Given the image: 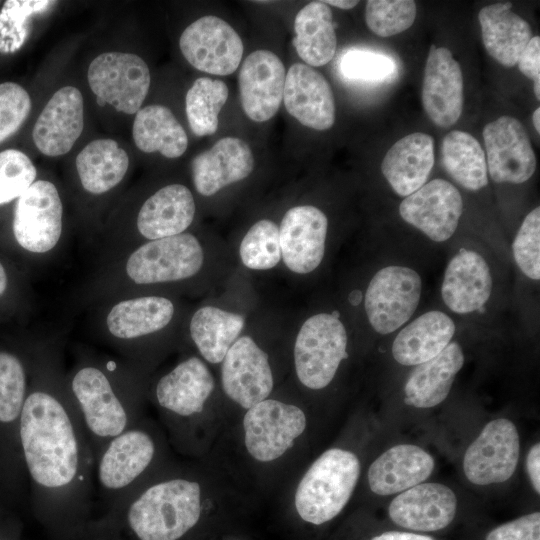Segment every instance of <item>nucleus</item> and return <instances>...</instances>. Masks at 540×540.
I'll list each match as a JSON object with an SVG mask.
<instances>
[{
	"label": "nucleus",
	"mask_w": 540,
	"mask_h": 540,
	"mask_svg": "<svg viewBox=\"0 0 540 540\" xmlns=\"http://www.w3.org/2000/svg\"><path fill=\"white\" fill-rule=\"evenodd\" d=\"M328 229L326 215L312 205L290 208L279 226L281 259L296 274H308L322 262Z\"/></svg>",
	"instance_id": "obj_20"
},
{
	"label": "nucleus",
	"mask_w": 540,
	"mask_h": 540,
	"mask_svg": "<svg viewBox=\"0 0 540 540\" xmlns=\"http://www.w3.org/2000/svg\"><path fill=\"white\" fill-rule=\"evenodd\" d=\"M486 540H540V513L533 512L491 530Z\"/></svg>",
	"instance_id": "obj_46"
},
{
	"label": "nucleus",
	"mask_w": 540,
	"mask_h": 540,
	"mask_svg": "<svg viewBox=\"0 0 540 540\" xmlns=\"http://www.w3.org/2000/svg\"><path fill=\"white\" fill-rule=\"evenodd\" d=\"M492 291V277L485 259L475 251L461 249L448 263L441 286L446 306L466 314L483 309Z\"/></svg>",
	"instance_id": "obj_27"
},
{
	"label": "nucleus",
	"mask_w": 540,
	"mask_h": 540,
	"mask_svg": "<svg viewBox=\"0 0 540 540\" xmlns=\"http://www.w3.org/2000/svg\"><path fill=\"white\" fill-rule=\"evenodd\" d=\"M87 309L93 337L145 376L153 345L167 335L178 312L173 298L157 292L108 298Z\"/></svg>",
	"instance_id": "obj_4"
},
{
	"label": "nucleus",
	"mask_w": 540,
	"mask_h": 540,
	"mask_svg": "<svg viewBox=\"0 0 540 540\" xmlns=\"http://www.w3.org/2000/svg\"><path fill=\"white\" fill-rule=\"evenodd\" d=\"M162 438L145 417L111 439L95 459V491L114 507L162 472Z\"/></svg>",
	"instance_id": "obj_6"
},
{
	"label": "nucleus",
	"mask_w": 540,
	"mask_h": 540,
	"mask_svg": "<svg viewBox=\"0 0 540 540\" xmlns=\"http://www.w3.org/2000/svg\"><path fill=\"white\" fill-rule=\"evenodd\" d=\"M221 385L226 396L244 409L271 394L274 379L268 355L250 336L238 337L225 354Z\"/></svg>",
	"instance_id": "obj_17"
},
{
	"label": "nucleus",
	"mask_w": 540,
	"mask_h": 540,
	"mask_svg": "<svg viewBox=\"0 0 540 540\" xmlns=\"http://www.w3.org/2000/svg\"><path fill=\"white\" fill-rule=\"evenodd\" d=\"M63 203L56 185L36 180L14 206L11 231L16 246L36 260L47 261L61 248Z\"/></svg>",
	"instance_id": "obj_10"
},
{
	"label": "nucleus",
	"mask_w": 540,
	"mask_h": 540,
	"mask_svg": "<svg viewBox=\"0 0 540 540\" xmlns=\"http://www.w3.org/2000/svg\"><path fill=\"white\" fill-rule=\"evenodd\" d=\"M513 256L520 270L530 279L540 278V208L536 207L523 220L512 245Z\"/></svg>",
	"instance_id": "obj_43"
},
{
	"label": "nucleus",
	"mask_w": 540,
	"mask_h": 540,
	"mask_svg": "<svg viewBox=\"0 0 540 540\" xmlns=\"http://www.w3.org/2000/svg\"><path fill=\"white\" fill-rule=\"evenodd\" d=\"M433 457L419 446L400 444L377 457L367 473L371 491L388 496L423 483L434 470Z\"/></svg>",
	"instance_id": "obj_28"
},
{
	"label": "nucleus",
	"mask_w": 540,
	"mask_h": 540,
	"mask_svg": "<svg viewBox=\"0 0 540 540\" xmlns=\"http://www.w3.org/2000/svg\"><path fill=\"white\" fill-rule=\"evenodd\" d=\"M327 5H332L340 9L348 10L354 8L358 1H350V0H328L323 1Z\"/></svg>",
	"instance_id": "obj_51"
},
{
	"label": "nucleus",
	"mask_w": 540,
	"mask_h": 540,
	"mask_svg": "<svg viewBox=\"0 0 540 540\" xmlns=\"http://www.w3.org/2000/svg\"><path fill=\"white\" fill-rule=\"evenodd\" d=\"M519 70L534 82V93L540 99V37L533 36L518 59Z\"/></svg>",
	"instance_id": "obj_47"
},
{
	"label": "nucleus",
	"mask_w": 540,
	"mask_h": 540,
	"mask_svg": "<svg viewBox=\"0 0 540 540\" xmlns=\"http://www.w3.org/2000/svg\"><path fill=\"white\" fill-rule=\"evenodd\" d=\"M441 156L446 172L462 187L477 191L488 184L485 153L471 134L449 132L442 140Z\"/></svg>",
	"instance_id": "obj_37"
},
{
	"label": "nucleus",
	"mask_w": 540,
	"mask_h": 540,
	"mask_svg": "<svg viewBox=\"0 0 540 540\" xmlns=\"http://www.w3.org/2000/svg\"><path fill=\"white\" fill-rule=\"evenodd\" d=\"M526 468L530 482L537 494L540 493V444H534L526 457Z\"/></svg>",
	"instance_id": "obj_48"
},
{
	"label": "nucleus",
	"mask_w": 540,
	"mask_h": 540,
	"mask_svg": "<svg viewBox=\"0 0 540 540\" xmlns=\"http://www.w3.org/2000/svg\"><path fill=\"white\" fill-rule=\"evenodd\" d=\"M457 498L453 490L441 483H420L390 503V519L398 526L416 531H437L454 519Z\"/></svg>",
	"instance_id": "obj_25"
},
{
	"label": "nucleus",
	"mask_w": 540,
	"mask_h": 540,
	"mask_svg": "<svg viewBox=\"0 0 540 540\" xmlns=\"http://www.w3.org/2000/svg\"><path fill=\"white\" fill-rule=\"evenodd\" d=\"M455 333L453 320L441 311H429L405 326L392 344V355L401 365L413 366L437 356Z\"/></svg>",
	"instance_id": "obj_33"
},
{
	"label": "nucleus",
	"mask_w": 540,
	"mask_h": 540,
	"mask_svg": "<svg viewBox=\"0 0 540 540\" xmlns=\"http://www.w3.org/2000/svg\"><path fill=\"white\" fill-rule=\"evenodd\" d=\"M228 87L219 79L200 77L186 94V115L196 136L214 134L218 128V115L228 99Z\"/></svg>",
	"instance_id": "obj_39"
},
{
	"label": "nucleus",
	"mask_w": 540,
	"mask_h": 540,
	"mask_svg": "<svg viewBox=\"0 0 540 540\" xmlns=\"http://www.w3.org/2000/svg\"><path fill=\"white\" fill-rule=\"evenodd\" d=\"M511 8V3H497L483 7L478 13L486 51L506 67L517 64L532 38L528 22L512 12Z\"/></svg>",
	"instance_id": "obj_31"
},
{
	"label": "nucleus",
	"mask_w": 540,
	"mask_h": 540,
	"mask_svg": "<svg viewBox=\"0 0 540 540\" xmlns=\"http://www.w3.org/2000/svg\"><path fill=\"white\" fill-rule=\"evenodd\" d=\"M65 380L95 459L111 439L144 417L147 378L115 354L77 348Z\"/></svg>",
	"instance_id": "obj_2"
},
{
	"label": "nucleus",
	"mask_w": 540,
	"mask_h": 540,
	"mask_svg": "<svg viewBox=\"0 0 540 540\" xmlns=\"http://www.w3.org/2000/svg\"><path fill=\"white\" fill-rule=\"evenodd\" d=\"M196 213L190 189L179 183L165 185L139 206L129 221L108 226L95 247L100 265L148 241L186 232Z\"/></svg>",
	"instance_id": "obj_7"
},
{
	"label": "nucleus",
	"mask_w": 540,
	"mask_h": 540,
	"mask_svg": "<svg viewBox=\"0 0 540 540\" xmlns=\"http://www.w3.org/2000/svg\"><path fill=\"white\" fill-rule=\"evenodd\" d=\"M150 81L147 64L132 53H102L92 60L88 68V83L97 99L126 114L140 110Z\"/></svg>",
	"instance_id": "obj_13"
},
{
	"label": "nucleus",
	"mask_w": 540,
	"mask_h": 540,
	"mask_svg": "<svg viewBox=\"0 0 540 540\" xmlns=\"http://www.w3.org/2000/svg\"><path fill=\"white\" fill-rule=\"evenodd\" d=\"M244 325L243 315L206 305L191 315L188 332L203 360L219 364L239 337Z\"/></svg>",
	"instance_id": "obj_34"
},
{
	"label": "nucleus",
	"mask_w": 540,
	"mask_h": 540,
	"mask_svg": "<svg viewBox=\"0 0 540 540\" xmlns=\"http://www.w3.org/2000/svg\"><path fill=\"white\" fill-rule=\"evenodd\" d=\"M132 136L141 151H158L167 158L182 156L188 147L184 128L172 111L162 105H149L136 113Z\"/></svg>",
	"instance_id": "obj_36"
},
{
	"label": "nucleus",
	"mask_w": 540,
	"mask_h": 540,
	"mask_svg": "<svg viewBox=\"0 0 540 540\" xmlns=\"http://www.w3.org/2000/svg\"><path fill=\"white\" fill-rule=\"evenodd\" d=\"M215 388L213 375L198 356H189L147 385V399L161 411L175 440H190L192 421L198 419Z\"/></svg>",
	"instance_id": "obj_9"
},
{
	"label": "nucleus",
	"mask_w": 540,
	"mask_h": 540,
	"mask_svg": "<svg viewBox=\"0 0 540 540\" xmlns=\"http://www.w3.org/2000/svg\"><path fill=\"white\" fill-rule=\"evenodd\" d=\"M395 69V63L389 56L369 50H349L340 60L341 73L351 80L384 81Z\"/></svg>",
	"instance_id": "obj_44"
},
{
	"label": "nucleus",
	"mask_w": 540,
	"mask_h": 540,
	"mask_svg": "<svg viewBox=\"0 0 540 540\" xmlns=\"http://www.w3.org/2000/svg\"><path fill=\"white\" fill-rule=\"evenodd\" d=\"M204 262V248L190 232L148 241L96 265L75 301L87 309L104 299L177 286L197 276Z\"/></svg>",
	"instance_id": "obj_3"
},
{
	"label": "nucleus",
	"mask_w": 540,
	"mask_h": 540,
	"mask_svg": "<svg viewBox=\"0 0 540 540\" xmlns=\"http://www.w3.org/2000/svg\"><path fill=\"white\" fill-rule=\"evenodd\" d=\"M37 170L17 149L0 152V206L17 200L35 181Z\"/></svg>",
	"instance_id": "obj_42"
},
{
	"label": "nucleus",
	"mask_w": 540,
	"mask_h": 540,
	"mask_svg": "<svg viewBox=\"0 0 540 540\" xmlns=\"http://www.w3.org/2000/svg\"><path fill=\"white\" fill-rule=\"evenodd\" d=\"M180 50L196 69L212 75L232 74L243 56V42L226 21L204 16L191 23L181 34Z\"/></svg>",
	"instance_id": "obj_16"
},
{
	"label": "nucleus",
	"mask_w": 540,
	"mask_h": 540,
	"mask_svg": "<svg viewBox=\"0 0 540 540\" xmlns=\"http://www.w3.org/2000/svg\"><path fill=\"white\" fill-rule=\"evenodd\" d=\"M283 101L302 125L327 130L335 122V99L330 84L316 69L295 63L285 77Z\"/></svg>",
	"instance_id": "obj_24"
},
{
	"label": "nucleus",
	"mask_w": 540,
	"mask_h": 540,
	"mask_svg": "<svg viewBox=\"0 0 540 540\" xmlns=\"http://www.w3.org/2000/svg\"><path fill=\"white\" fill-rule=\"evenodd\" d=\"M487 171L496 183L520 184L536 169V157L523 125L514 117L501 116L485 125Z\"/></svg>",
	"instance_id": "obj_18"
},
{
	"label": "nucleus",
	"mask_w": 540,
	"mask_h": 540,
	"mask_svg": "<svg viewBox=\"0 0 540 540\" xmlns=\"http://www.w3.org/2000/svg\"><path fill=\"white\" fill-rule=\"evenodd\" d=\"M355 453L342 448L323 452L301 477L294 506L299 517L321 525L334 519L349 502L360 476Z\"/></svg>",
	"instance_id": "obj_8"
},
{
	"label": "nucleus",
	"mask_w": 540,
	"mask_h": 540,
	"mask_svg": "<svg viewBox=\"0 0 540 540\" xmlns=\"http://www.w3.org/2000/svg\"><path fill=\"white\" fill-rule=\"evenodd\" d=\"M64 341L62 332H50L33 342L19 429L36 508L57 522L77 521L96 496L95 458L66 386Z\"/></svg>",
	"instance_id": "obj_1"
},
{
	"label": "nucleus",
	"mask_w": 540,
	"mask_h": 540,
	"mask_svg": "<svg viewBox=\"0 0 540 540\" xmlns=\"http://www.w3.org/2000/svg\"><path fill=\"white\" fill-rule=\"evenodd\" d=\"M30 110V96L21 85L14 82L0 84V143L21 127Z\"/></svg>",
	"instance_id": "obj_45"
},
{
	"label": "nucleus",
	"mask_w": 540,
	"mask_h": 540,
	"mask_svg": "<svg viewBox=\"0 0 540 540\" xmlns=\"http://www.w3.org/2000/svg\"><path fill=\"white\" fill-rule=\"evenodd\" d=\"M463 212L458 189L444 179H434L405 197L399 206L404 221L435 242L449 239Z\"/></svg>",
	"instance_id": "obj_19"
},
{
	"label": "nucleus",
	"mask_w": 540,
	"mask_h": 540,
	"mask_svg": "<svg viewBox=\"0 0 540 540\" xmlns=\"http://www.w3.org/2000/svg\"><path fill=\"white\" fill-rule=\"evenodd\" d=\"M416 18V3L412 0H369L365 21L377 36L389 37L412 26Z\"/></svg>",
	"instance_id": "obj_41"
},
{
	"label": "nucleus",
	"mask_w": 540,
	"mask_h": 540,
	"mask_svg": "<svg viewBox=\"0 0 540 540\" xmlns=\"http://www.w3.org/2000/svg\"><path fill=\"white\" fill-rule=\"evenodd\" d=\"M371 540H434V539L429 536L421 535V534L399 532V531H388V532H384L378 536L373 537Z\"/></svg>",
	"instance_id": "obj_49"
},
{
	"label": "nucleus",
	"mask_w": 540,
	"mask_h": 540,
	"mask_svg": "<svg viewBox=\"0 0 540 540\" xmlns=\"http://www.w3.org/2000/svg\"><path fill=\"white\" fill-rule=\"evenodd\" d=\"M84 127V104L79 89H59L40 113L32 132L37 149L49 157L68 153Z\"/></svg>",
	"instance_id": "obj_23"
},
{
	"label": "nucleus",
	"mask_w": 540,
	"mask_h": 540,
	"mask_svg": "<svg viewBox=\"0 0 540 540\" xmlns=\"http://www.w3.org/2000/svg\"><path fill=\"white\" fill-rule=\"evenodd\" d=\"M254 158L249 145L240 138L225 137L191 162L193 184L202 196H212L222 188L247 178Z\"/></svg>",
	"instance_id": "obj_26"
},
{
	"label": "nucleus",
	"mask_w": 540,
	"mask_h": 540,
	"mask_svg": "<svg viewBox=\"0 0 540 540\" xmlns=\"http://www.w3.org/2000/svg\"><path fill=\"white\" fill-rule=\"evenodd\" d=\"M244 444L258 462L282 457L307 426L304 411L290 403L267 398L246 409L242 421Z\"/></svg>",
	"instance_id": "obj_12"
},
{
	"label": "nucleus",
	"mask_w": 540,
	"mask_h": 540,
	"mask_svg": "<svg viewBox=\"0 0 540 540\" xmlns=\"http://www.w3.org/2000/svg\"><path fill=\"white\" fill-rule=\"evenodd\" d=\"M294 47L310 67L327 64L335 55L337 38L332 11L323 1L305 5L294 20Z\"/></svg>",
	"instance_id": "obj_35"
},
{
	"label": "nucleus",
	"mask_w": 540,
	"mask_h": 540,
	"mask_svg": "<svg viewBox=\"0 0 540 540\" xmlns=\"http://www.w3.org/2000/svg\"><path fill=\"white\" fill-rule=\"evenodd\" d=\"M519 456L520 438L515 424L506 418L494 419L467 448L463 471L475 485L503 483L514 474Z\"/></svg>",
	"instance_id": "obj_15"
},
{
	"label": "nucleus",
	"mask_w": 540,
	"mask_h": 540,
	"mask_svg": "<svg viewBox=\"0 0 540 540\" xmlns=\"http://www.w3.org/2000/svg\"><path fill=\"white\" fill-rule=\"evenodd\" d=\"M32 355V349H31ZM31 357L0 349V425L19 426L30 383Z\"/></svg>",
	"instance_id": "obj_38"
},
{
	"label": "nucleus",
	"mask_w": 540,
	"mask_h": 540,
	"mask_svg": "<svg viewBox=\"0 0 540 540\" xmlns=\"http://www.w3.org/2000/svg\"><path fill=\"white\" fill-rule=\"evenodd\" d=\"M463 364L462 348L458 343L450 342L437 356L412 371L404 387L405 403L421 409L442 403Z\"/></svg>",
	"instance_id": "obj_30"
},
{
	"label": "nucleus",
	"mask_w": 540,
	"mask_h": 540,
	"mask_svg": "<svg viewBox=\"0 0 540 540\" xmlns=\"http://www.w3.org/2000/svg\"><path fill=\"white\" fill-rule=\"evenodd\" d=\"M203 496L195 477L165 469L111 511L137 540H180L199 523Z\"/></svg>",
	"instance_id": "obj_5"
},
{
	"label": "nucleus",
	"mask_w": 540,
	"mask_h": 540,
	"mask_svg": "<svg viewBox=\"0 0 540 540\" xmlns=\"http://www.w3.org/2000/svg\"><path fill=\"white\" fill-rule=\"evenodd\" d=\"M285 77L284 64L271 51H254L243 61L238 77L240 100L251 120L265 122L278 112Z\"/></svg>",
	"instance_id": "obj_21"
},
{
	"label": "nucleus",
	"mask_w": 540,
	"mask_h": 540,
	"mask_svg": "<svg viewBox=\"0 0 540 540\" xmlns=\"http://www.w3.org/2000/svg\"><path fill=\"white\" fill-rule=\"evenodd\" d=\"M75 164L82 191L91 197H101L124 180L129 157L115 140L96 139L79 152Z\"/></svg>",
	"instance_id": "obj_32"
},
{
	"label": "nucleus",
	"mask_w": 540,
	"mask_h": 540,
	"mask_svg": "<svg viewBox=\"0 0 540 540\" xmlns=\"http://www.w3.org/2000/svg\"><path fill=\"white\" fill-rule=\"evenodd\" d=\"M347 332L338 314H315L300 327L293 349L299 382L320 390L334 379L340 363L347 358Z\"/></svg>",
	"instance_id": "obj_11"
},
{
	"label": "nucleus",
	"mask_w": 540,
	"mask_h": 540,
	"mask_svg": "<svg viewBox=\"0 0 540 540\" xmlns=\"http://www.w3.org/2000/svg\"><path fill=\"white\" fill-rule=\"evenodd\" d=\"M422 281L411 268L388 266L371 279L365 294V311L375 331L389 334L414 314L421 297Z\"/></svg>",
	"instance_id": "obj_14"
},
{
	"label": "nucleus",
	"mask_w": 540,
	"mask_h": 540,
	"mask_svg": "<svg viewBox=\"0 0 540 540\" xmlns=\"http://www.w3.org/2000/svg\"><path fill=\"white\" fill-rule=\"evenodd\" d=\"M533 125L538 133H540V108H536L532 116Z\"/></svg>",
	"instance_id": "obj_52"
},
{
	"label": "nucleus",
	"mask_w": 540,
	"mask_h": 540,
	"mask_svg": "<svg viewBox=\"0 0 540 540\" xmlns=\"http://www.w3.org/2000/svg\"><path fill=\"white\" fill-rule=\"evenodd\" d=\"M422 105L430 120L442 128L454 125L462 114V70L447 48L434 45L430 48L424 69Z\"/></svg>",
	"instance_id": "obj_22"
},
{
	"label": "nucleus",
	"mask_w": 540,
	"mask_h": 540,
	"mask_svg": "<svg viewBox=\"0 0 540 540\" xmlns=\"http://www.w3.org/2000/svg\"><path fill=\"white\" fill-rule=\"evenodd\" d=\"M13 289L12 276L5 264L0 260V301L11 293Z\"/></svg>",
	"instance_id": "obj_50"
},
{
	"label": "nucleus",
	"mask_w": 540,
	"mask_h": 540,
	"mask_svg": "<svg viewBox=\"0 0 540 540\" xmlns=\"http://www.w3.org/2000/svg\"><path fill=\"white\" fill-rule=\"evenodd\" d=\"M433 165V138L415 132L392 145L383 158L381 170L392 189L407 197L425 184Z\"/></svg>",
	"instance_id": "obj_29"
},
{
	"label": "nucleus",
	"mask_w": 540,
	"mask_h": 540,
	"mask_svg": "<svg viewBox=\"0 0 540 540\" xmlns=\"http://www.w3.org/2000/svg\"><path fill=\"white\" fill-rule=\"evenodd\" d=\"M239 256L243 265L249 269L274 268L281 260L277 224L268 219L253 224L240 243Z\"/></svg>",
	"instance_id": "obj_40"
}]
</instances>
